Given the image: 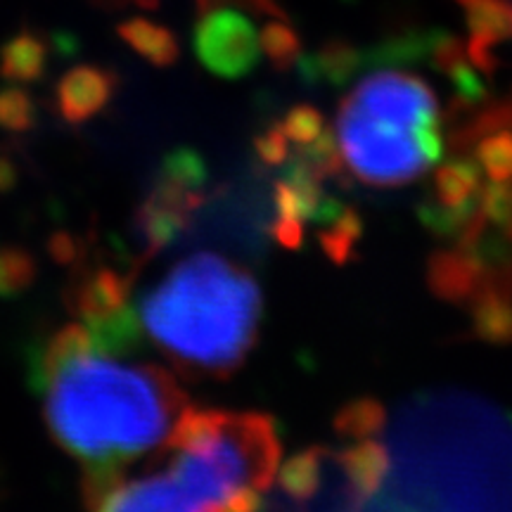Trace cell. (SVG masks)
Wrapping results in <instances>:
<instances>
[{"label":"cell","instance_id":"6da1fadb","mask_svg":"<svg viewBox=\"0 0 512 512\" xmlns=\"http://www.w3.org/2000/svg\"><path fill=\"white\" fill-rule=\"evenodd\" d=\"M121 356L72 323L38 349L31 366L50 434L83 467L86 501L119 479L126 463L166 446L188 408L164 368Z\"/></svg>","mask_w":512,"mask_h":512},{"label":"cell","instance_id":"7a4b0ae2","mask_svg":"<svg viewBox=\"0 0 512 512\" xmlns=\"http://www.w3.org/2000/svg\"><path fill=\"white\" fill-rule=\"evenodd\" d=\"M264 297L245 268L214 252L178 261L136 311L140 330L176 366L228 375L254 347Z\"/></svg>","mask_w":512,"mask_h":512},{"label":"cell","instance_id":"3957f363","mask_svg":"<svg viewBox=\"0 0 512 512\" xmlns=\"http://www.w3.org/2000/svg\"><path fill=\"white\" fill-rule=\"evenodd\" d=\"M335 145L342 164L366 185L413 183L441 157L437 93L401 69L368 74L339 102Z\"/></svg>","mask_w":512,"mask_h":512},{"label":"cell","instance_id":"277c9868","mask_svg":"<svg viewBox=\"0 0 512 512\" xmlns=\"http://www.w3.org/2000/svg\"><path fill=\"white\" fill-rule=\"evenodd\" d=\"M166 448L171 475L209 512H259L278 475V432L261 413L185 408Z\"/></svg>","mask_w":512,"mask_h":512},{"label":"cell","instance_id":"5b68a950","mask_svg":"<svg viewBox=\"0 0 512 512\" xmlns=\"http://www.w3.org/2000/svg\"><path fill=\"white\" fill-rule=\"evenodd\" d=\"M204 188H207V169L195 152H171L164 159L136 219L147 254L159 252L181 233L190 211L200 204Z\"/></svg>","mask_w":512,"mask_h":512},{"label":"cell","instance_id":"8992f818","mask_svg":"<svg viewBox=\"0 0 512 512\" xmlns=\"http://www.w3.org/2000/svg\"><path fill=\"white\" fill-rule=\"evenodd\" d=\"M202 12L192 34V50L202 67L219 79H242L254 72L264 50L252 19L223 5Z\"/></svg>","mask_w":512,"mask_h":512},{"label":"cell","instance_id":"52a82bcc","mask_svg":"<svg viewBox=\"0 0 512 512\" xmlns=\"http://www.w3.org/2000/svg\"><path fill=\"white\" fill-rule=\"evenodd\" d=\"M88 505L93 512H209L169 470L136 479H114Z\"/></svg>","mask_w":512,"mask_h":512},{"label":"cell","instance_id":"ba28073f","mask_svg":"<svg viewBox=\"0 0 512 512\" xmlns=\"http://www.w3.org/2000/svg\"><path fill=\"white\" fill-rule=\"evenodd\" d=\"M117 74L102 64H76L57 81V114L69 124L93 119L114 98Z\"/></svg>","mask_w":512,"mask_h":512},{"label":"cell","instance_id":"9c48e42d","mask_svg":"<svg viewBox=\"0 0 512 512\" xmlns=\"http://www.w3.org/2000/svg\"><path fill=\"white\" fill-rule=\"evenodd\" d=\"M456 5L470 31L467 53L489 74L494 69V50L512 38V5L508 0H456Z\"/></svg>","mask_w":512,"mask_h":512},{"label":"cell","instance_id":"30bf717a","mask_svg":"<svg viewBox=\"0 0 512 512\" xmlns=\"http://www.w3.org/2000/svg\"><path fill=\"white\" fill-rule=\"evenodd\" d=\"M50 60L48 41L31 29L17 31L0 46V76L8 81L31 83L46 74Z\"/></svg>","mask_w":512,"mask_h":512},{"label":"cell","instance_id":"8fae6325","mask_svg":"<svg viewBox=\"0 0 512 512\" xmlns=\"http://www.w3.org/2000/svg\"><path fill=\"white\" fill-rule=\"evenodd\" d=\"M117 34L133 53L143 57L155 67H171L181 55L178 38L162 24L145 17H133L121 22Z\"/></svg>","mask_w":512,"mask_h":512},{"label":"cell","instance_id":"7c38bea8","mask_svg":"<svg viewBox=\"0 0 512 512\" xmlns=\"http://www.w3.org/2000/svg\"><path fill=\"white\" fill-rule=\"evenodd\" d=\"M320 482H323V456L318 451L299 453L280 470V484L294 501H309L316 496Z\"/></svg>","mask_w":512,"mask_h":512},{"label":"cell","instance_id":"4fadbf2b","mask_svg":"<svg viewBox=\"0 0 512 512\" xmlns=\"http://www.w3.org/2000/svg\"><path fill=\"white\" fill-rule=\"evenodd\" d=\"M261 50L275 69H287L302 57V41L283 17H275L261 31Z\"/></svg>","mask_w":512,"mask_h":512},{"label":"cell","instance_id":"5bb4252c","mask_svg":"<svg viewBox=\"0 0 512 512\" xmlns=\"http://www.w3.org/2000/svg\"><path fill=\"white\" fill-rule=\"evenodd\" d=\"M36 119L34 100L19 88H0V128L27 131Z\"/></svg>","mask_w":512,"mask_h":512},{"label":"cell","instance_id":"9a60e30c","mask_svg":"<svg viewBox=\"0 0 512 512\" xmlns=\"http://www.w3.org/2000/svg\"><path fill=\"white\" fill-rule=\"evenodd\" d=\"M34 275V261L24 252H0V294L17 292Z\"/></svg>","mask_w":512,"mask_h":512},{"label":"cell","instance_id":"2e32d148","mask_svg":"<svg viewBox=\"0 0 512 512\" xmlns=\"http://www.w3.org/2000/svg\"><path fill=\"white\" fill-rule=\"evenodd\" d=\"M223 3H238V5H242V8L256 10V12H261V15H268V17H285L283 10H280V5L275 3V0H197L200 10H209V8H214V5H223Z\"/></svg>","mask_w":512,"mask_h":512}]
</instances>
